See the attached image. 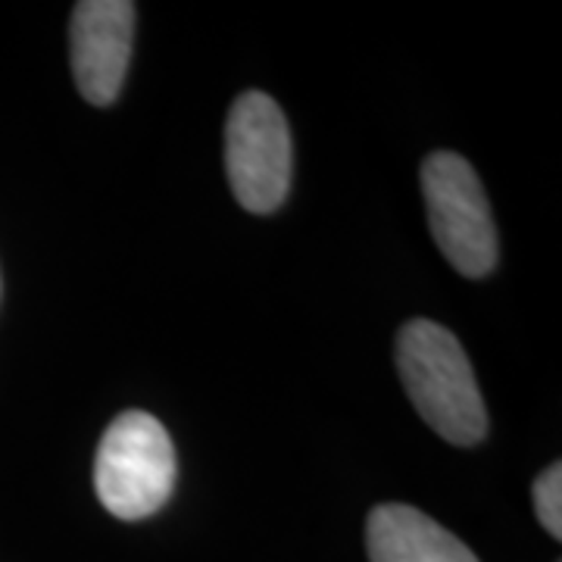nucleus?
<instances>
[{
  "instance_id": "f257e3e1",
  "label": "nucleus",
  "mask_w": 562,
  "mask_h": 562,
  "mask_svg": "<svg viewBox=\"0 0 562 562\" xmlns=\"http://www.w3.org/2000/svg\"><path fill=\"white\" fill-rule=\"evenodd\" d=\"M397 372L422 422L447 443L475 447L487 435V409L472 362L453 331L431 319L406 322L397 335Z\"/></svg>"
},
{
  "instance_id": "f03ea898",
  "label": "nucleus",
  "mask_w": 562,
  "mask_h": 562,
  "mask_svg": "<svg viewBox=\"0 0 562 562\" xmlns=\"http://www.w3.org/2000/svg\"><path fill=\"white\" fill-rule=\"evenodd\" d=\"M176 475V447L160 419L128 409L110 422L94 460V491L106 513L125 522L154 516L172 497Z\"/></svg>"
},
{
  "instance_id": "423d86ee",
  "label": "nucleus",
  "mask_w": 562,
  "mask_h": 562,
  "mask_svg": "<svg viewBox=\"0 0 562 562\" xmlns=\"http://www.w3.org/2000/svg\"><path fill=\"white\" fill-rule=\"evenodd\" d=\"M369 562H479L443 525L406 503H384L366 522Z\"/></svg>"
},
{
  "instance_id": "20e7f679",
  "label": "nucleus",
  "mask_w": 562,
  "mask_h": 562,
  "mask_svg": "<svg viewBox=\"0 0 562 562\" xmlns=\"http://www.w3.org/2000/svg\"><path fill=\"white\" fill-rule=\"evenodd\" d=\"M294 147L281 106L262 91H244L225 122V172L250 213H276L291 188Z\"/></svg>"
},
{
  "instance_id": "39448f33",
  "label": "nucleus",
  "mask_w": 562,
  "mask_h": 562,
  "mask_svg": "<svg viewBox=\"0 0 562 562\" xmlns=\"http://www.w3.org/2000/svg\"><path fill=\"white\" fill-rule=\"evenodd\" d=\"M135 3L128 0H81L69 22L72 79L81 98L110 106L120 98L132 60Z\"/></svg>"
},
{
  "instance_id": "0eeeda50",
  "label": "nucleus",
  "mask_w": 562,
  "mask_h": 562,
  "mask_svg": "<svg viewBox=\"0 0 562 562\" xmlns=\"http://www.w3.org/2000/svg\"><path fill=\"white\" fill-rule=\"evenodd\" d=\"M531 497H535V509H538V519H541L543 528H547L553 538H560L562 535V465L560 462L547 465L541 475H538Z\"/></svg>"
},
{
  "instance_id": "7ed1b4c3",
  "label": "nucleus",
  "mask_w": 562,
  "mask_h": 562,
  "mask_svg": "<svg viewBox=\"0 0 562 562\" xmlns=\"http://www.w3.org/2000/svg\"><path fill=\"white\" fill-rule=\"evenodd\" d=\"M422 198L447 262L465 279L487 276L497 266V228L472 162L450 150L431 154L422 162Z\"/></svg>"
}]
</instances>
